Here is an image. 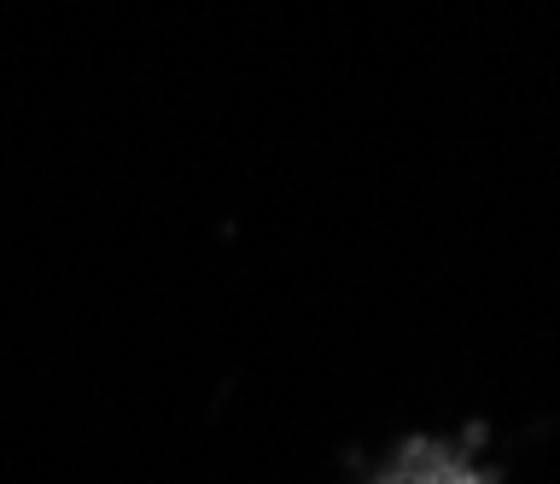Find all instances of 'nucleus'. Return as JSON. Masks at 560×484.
<instances>
[{
	"label": "nucleus",
	"mask_w": 560,
	"mask_h": 484,
	"mask_svg": "<svg viewBox=\"0 0 560 484\" xmlns=\"http://www.w3.org/2000/svg\"><path fill=\"white\" fill-rule=\"evenodd\" d=\"M380 484H485V479L472 473V461L450 456V449L415 444V449H402V456L392 461V473H385Z\"/></svg>",
	"instance_id": "nucleus-1"
}]
</instances>
